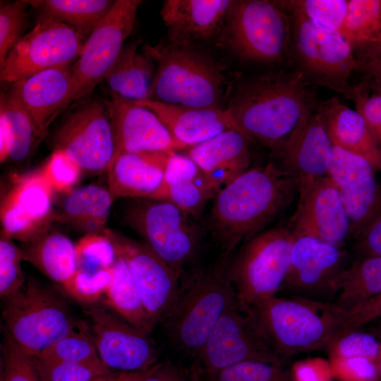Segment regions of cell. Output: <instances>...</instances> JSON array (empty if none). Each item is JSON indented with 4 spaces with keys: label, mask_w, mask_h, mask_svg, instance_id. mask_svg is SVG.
I'll return each mask as SVG.
<instances>
[{
    "label": "cell",
    "mask_w": 381,
    "mask_h": 381,
    "mask_svg": "<svg viewBox=\"0 0 381 381\" xmlns=\"http://www.w3.org/2000/svg\"><path fill=\"white\" fill-rule=\"evenodd\" d=\"M351 100L356 111L364 118L381 149V92L370 94L367 83L362 80L353 85Z\"/></svg>",
    "instance_id": "obj_50"
},
{
    "label": "cell",
    "mask_w": 381,
    "mask_h": 381,
    "mask_svg": "<svg viewBox=\"0 0 381 381\" xmlns=\"http://www.w3.org/2000/svg\"><path fill=\"white\" fill-rule=\"evenodd\" d=\"M376 366H377V380L381 381V359L377 363Z\"/></svg>",
    "instance_id": "obj_58"
},
{
    "label": "cell",
    "mask_w": 381,
    "mask_h": 381,
    "mask_svg": "<svg viewBox=\"0 0 381 381\" xmlns=\"http://www.w3.org/2000/svg\"><path fill=\"white\" fill-rule=\"evenodd\" d=\"M21 255L23 260L61 286L77 270L75 245L59 232L48 231L21 249Z\"/></svg>",
    "instance_id": "obj_33"
},
{
    "label": "cell",
    "mask_w": 381,
    "mask_h": 381,
    "mask_svg": "<svg viewBox=\"0 0 381 381\" xmlns=\"http://www.w3.org/2000/svg\"><path fill=\"white\" fill-rule=\"evenodd\" d=\"M377 332H378V334L381 337V323L378 326Z\"/></svg>",
    "instance_id": "obj_59"
},
{
    "label": "cell",
    "mask_w": 381,
    "mask_h": 381,
    "mask_svg": "<svg viewBox=\"0 0 381 381\" xmlns=\"http://www.w3.org/2000/svg\"><path fill=\"white\" fill-rule=\"evenodd\" d=\"M231 254L222 253L216 264L195 273L181 286L162 323L172 346L194 358L237 298L229 274Z\"/></svg>",
    "instance_id": "obj_3"
},
{
    "label": "cell",
    "mask_w": 381,
    "mask_h": 381,
    "mask_svg": "<svg viewBox=\"0 0 381 381\" xmlns=\"http://www.w3.org/2000/svg\"><path fill=\"white\" fill-rule=\"evenodd\" d=\"M54 192L40 169L14 176L1 205V233L30 243L49 231L56 216L52 205Z\"/></svg>",
    "instance_id": "obj_19"
},
{
    "label": "cell",
    "mask_w": 381,
    "mask_h": 381,
    "mask_svg": "<svg viewBox=\"0 0 381 381\" xmlns=\"http://www.w3.org/2000/svg\"><path fill=\"white\" fill-rule=\"evenodd\" d=\"M140 0H116L107 16L85 42L73 67L70 103L90 94L104 80L134 28Z\"/></svg>",
    "instance_id": "obj_13"
},
{
    "label": "cell",
    "mask_w": 381,
    "mask_h": 381,
    "mask_svg": "<svg viewBox=\"0 0 381 381\" xmlns=\"http://www.w3.org/2000/svg\"><path fill=\"white\" fill-rule=\"evenodd\" d=\"M218 190L188 155L169 154L161 200H167L191 217L200 214Z\"/></svg>",
    "instance_id": "obj_29"
},
{
    "label": "cell",
    "mask_w": 381,
    "mask_h": 381,
    "mask_svg": "<svg viewBox=\"0 0 381 381\" xmlns=\"http://www.w3.org/2000/svg\"><path fill=\"white\" fill-rule=\"evenodd\" d=\"M171 152L128 153L116 157L107 170L108 190L114 199L161 200Z\"/></svg>",
    "instance_id": "obj_25"
},
{
    "label": "cell",
    "mask_w": 381,
    "mask_h": 381,
    "mask_svg": "<svg viewBox=\"0 0 381 381\" xmlns=\"http://www.w3.org/2000/svg\"><path fill=\"white\" fill-rule=\"evenodd\" d=\"M77 270L98 272L111 268L116 258L110 238L102 234H87L75 245Z\"/></svg>",
    "instance_id": "obj_40"
},
{
    "label": "cell",
    "mask_w": 381,
    "mask_h": 381,
    "mask_svg": "<svg viewBox=\"0 0 381 381\" xmlns=\"http://www.w3.org/2000/svg\"><path fill=\"white\" fill-rule=\"evenodd\" d=\"M5 302L2 315L6 337L32 358L79 325L64 300L33 279Z\"/></svg>",
    "instance_id": "obj_6"
},
{
    "label": "cell",
    "mask_w": 381,
    "mask_h": 381,
    "mask_svg": "<svg viewBox=\"0 0 381 381\" xmlns=\"http://www.w3.org/2000/svg\"><path fill=\"white\" fill-rule=\"evenodd\" d=\"M381 294V256L360 257L342 274L332 303L351 315Z\"/></svg>",
    "instance_id": "obj_34"
},
{
    "label": "cell",
    "mask_w": 381,
    "mask_h": 381,
    "mask_svg": "<svg viewBox=\"0 0 381 381\" xmlns=\"http://www.w3.org/2000/svg\"><path fill=\"white\" fill-rule=\"evenodd\" d=\"M296 209L289 227L294 236H308L343 248L351 226L339 191L329 176L299 181Z\"/></svg>",
    "instance_id": "obj_18"
},
{
    "label": "cell",
    "mask_w": 381,
    "mask_h": 381,
    "mask_svg": "<svg viewBox=\"0 0 381 381\" xmlns=\"http://www.w3.org/2000/svg\"><path fill=\"white\" fill-rule=\"evenodd\" d=\"M310 86L292 70L261 74L241 83L225 110L235 129L273 155L315 111Z\"/></svg>",
    "instance_id": "obj_1"
},
{
    "label": "cell",
    "mask_w": 381,
    "mask_h": 381,
    "mask_svg": "<svg viewBox=\"0 0 381 381\" xmlns=\"http://www.w3.org/2000/svg\"><path fill=\"white\" fill-rule=\"evenodd\" d=\"M299 181L282 172L271 160L248 169L214 197L210 227L223 253H232L256 235L291 203Z\"/></svg>",
    "instance_id": "obj_2"
},
{
    "label": "cell",
    "mask_w": 381,
    "mask_h": 381,
    "mask_svg": "<svg viewBox=\"0 0 381 381\" xmlns=\"http://www.w3.org/2000/svg\"><path fill=\"white\" fill-rule=\"evenodd\" d=\"M85 314L89 322L80 326L92 341L101 361L111 370L140 372L157 363L158 351L148 334L109 307H91Z\"/></svg>",
    "instance_id": "obj_14"
},
{
    "label": "cell",
    "mask_w": 381,
    "mask_h": 381,
    "mask_svg": "<svg viewBox=\"0 0 381 381\" xmlns=\"http://www.w3.org/2000/svg\"><path fill=\"white\" fill-rule=\"evenodd\" d=\"M27 1L1 3L0 6V68L6 59L22 37L26 21Z\"/></svg>",
    "instance_id": "obj_46"
},
{
    "label": "cell",
    "mask_w": 381,
    "mask_h": 381,
    "mask_svg": "<svg viewBox=\"0 0 381 381\" xmlns=\"http://www.w3.org/2000/svg\"><path fill=\"white\" fill-rule=\"evenodd\" d=\"M42 139L31 117L10 91L1 94L0 102V159L21 162Z\"/></svg>",
    "instance_id": "obj_30"
},
{
    "label": "cell",
    "mask_w": 381,
    "mask_h": 381,
    "mask_svg": "<svg viewBox=\"0 0 381 381\" xmlns=\"http://www.w3.org/2000/svg\"><path fill=\"white\" fill-rule=\"evenodd\" d=\"M234 0H166L160 14L169 40L194 44L219 38Z\"/></svg>",
    "instance_id": "obj_24"
},
{
    "label": "cell",
    "mask_w": 381,
    "mask_h": 381,
    "mask_svg": "<svg viewBox=\"0 0 381 381\" xmlns=\"http://www.w3.org/2000/svg\"><path fill=\"white\" fill-rule=\"evenodd\" d=\"M249 142L231 129L190 147L188 156L219 191L249 169Z\"/></svg>",
    "instance_id": "obj_27"
},
{
    "label": "cell",
    "mask_w": 381,
    "mask_h": 381,
    "mask_svg": "<svg viewBox=\"0 0 381 381\" xmlns=\"http://www.w3.org/2000/svg\"><path fill=\"white\" fill-rule=\"evenodd\" d=\"M251 306L282 358L327 347L349 318L331 302L294 296H274Z\"/></svg>",
    "instance_id": "obj_5"
},
{
    "label": "cell",
    "mask_w": 381,
    "mask_h": 381,
    "mask_svg": "<svg viewBox=\"0 0 381 381\" xmlns=\"http://www.w3.org/2000/svg\"><path fill=\"white\" fill-rule=\"evenodd\" d=\"M40 171L53 190L68 193L83 173L80 167L64 152L55 150Z\"/></svg>",
    "instance_id": "obj_47"
},
{
    "label": "cell",
    "mask_w": 381,
    "mask_h": 381,
    "mask_svg": "<svg viewBox=\"0 0 381 381\" xmlns=\"http://www.w3.org/2000/svg\"><path fill=\"white\" fill-rule=\"evenodd\" d=\"M157 72L149 99L191 107H221L229 81L223 68L193 44H146Z\"/></svg>",
    "instance_id": "obj_4"
},
{
    "label": "cell",
    "mask_w": 381,
    "mask_h": 381,
    "mask_svg": "<svg viewBox=\"0 0 381 381\" xmlns=\"http://www.w3.org/2000/svg\"><path fill=\"white\" fill-rule=\"evenodd\" d=\"M28 4L73 28L85 39L111 10L112 0H37Z\"/></svg>",
    "instance_id": "obj_36"
},
{
    "label": "cell",
    "mask_w": 381,
    "mask_h": 381,
    "mask_svg": "<svg viewBox=\"0 0 381 381\" xmlns=\"http://www.w3.org/2000/svg\"><path fill=\"white\" fill-rule=\"evenodd\" d=\"M140 381H197L193 375L171 362L157 363L147 369Z\"/></svg>",
    "instance_id": "obj_53"
},
{
    "label": "cell",
    "mask_w": 381,
    "mask_h": 381,
    "mask_svg": "<svg viewBox=\"0 0 381 381\" xmlns=\"http://www.w3.org/2000/svg\"><path fill=\"white\" fill-rule=\"evenodd\" d=\"M380 318H381V294L368 301L356 312L349 315L348 322L341 334L358 329Z\"/></svg>",
    "instance_id": "obj_54"
},
{
    "label": "cell",
    "mask_w": 381,
    "mask_h": 381,
    "mask_svg": "<svg viewBox=\"0 0 381 381\" xmlns=\"http://www.w3.org/2000/svg\"><path fill=\"white\" fill-rule=\"evenodd\" d=\"M327 347L332 361L361 358L377 365L381 359V342L373 334L358 329L338 336Z\"/></svg>",
    "instance_id": "obj_41"
},
{
    "label": "cell",
    "mask_w": 381,
    "mask_h": 381,
    "mask_svg": "<svg viewBox=\"0 0 381 381\" xmlns=\"http://www.w3.org/2000/svg\"><path fill=\"white\" fill-rule=\"evenodd\" d=\"M339 34L349 45L381 41V0H348Z\"/></svg>",
    "instance_id": "obj_37"
},
{
    "label": "cell",
    "mask_w": 381,
    "mask_h": 381,
    "mask_svg": "<svg viewBox=\"0 0 381 381\" xmlns=\"http://www.w3.org/2000/svg\"><path fill=\"white\" fill-rule=\"evenodd\" d=\"M373 92H381V90Z\"/></svg>",
    "instance_id": "obj_60"
},
{
    "label": "cell",
    "mask_w": 381,
    "mask_h": 381,
    "mask_svg": "<svg viewBox=\"0 0 381 381\" xmlns=\"http://www.w3.org/2000/svg\"><path fill=\"white\" fill-rule=\"evenodd\" d=\"M294 235L289 226L254 236L231 257L229 274L237 298L248 305L276 296L290 265Z\"/></svg>",
    "instance_id": "obj_9"
},
{
    "label": "cell",
    "mask_w": 381,
    "mask_h": 381,
    "mask_svg": "<svg viewBox=\"0 0 381 381\" xmlns=\"http://www.w3.org/2000/svg\"><path fill=\"white\" fill-rule=\"evenodd\" d=\"M1 381H40L33 358L6 337Z\"/></svg>",
    "instance_id": "obj_48"
},
{
    "label": "cell",
    "mask_w": 381,
    "mask_h": 381,
    "mask_svg": "<svg viewBox=\"0 0 381 381\" xmlns=\"http://www.w3.org/2000/svg\"><path fill=\"white\" fill-rule=\"evenodd\" d=\"M112 267L94 272L77 270L62 286L71 297L78 302L87 304L97 303L105 297L111 284Z\"/></svg>",
    "instance_id": "obj_44"
},
{
    "label": "cell",
    "mask_w": 381,
    "mask_h": 381,
    "mask_svg": "<svg viewBox=\"0 0 381 381\" xmlns=\"http://www.w3.org/2000/svg\"><path fill=\"white\" fill-rule=\"evenodd\" d=\"M335 371L349 381H375L377 380L376 364L361 358L333 361Z\"/></svg>",
    "instance_id": "obj_51"
},
{
    "label": "cell",
    "mask_w": 381,
    "mask_h": 381,
    "mask_svg": "<svg viewBox=\"0 0 381 381\" xmlns=\"http://www.w3.org/2000/svg\"><path fill=\"white\" fill-rule=\"evenodd\" d=\"M195 360L205 377L248 361L282 364V358L252 306L236 298L219 319Z\"/></svg>",
    "instance_id": "obj_11"
},
{
    "label": "cell",
    "mask_w": 381,
    "mask_h": 381,
    "mask_svg": "<svg viewBox=\"0 0 381 381\" xmlns=\"http://www.w3.org/2000/svg\"><path fill=\"white\" fill-rule=\"evenodd\" d=\"M320 370L313 365H298L295 368L296 381H327L326 373H321Z\"/></svg>",
    "instance_id": "obj_55"
},
{
    "label": "cell",
    "mask_w": 381,
    "mask_h": 381,
    "mask_svg": "<svg viewBox=\"0 0 381 381\" xmlns=\"http://www.w3.org/2000/svg\"><path fill=\"white\" fill-rule=\"evenodd\" d=\"M103 232L111 241L116 256L126 261L152 322L155 325L163 323L178 297L180 276L145 243L111 230Z\"/></svg>",
    "instance_id": "obj_17"
},
{
    "label": "cell",
    "mask_w": 381,
    "mask_h": 381,
    "mask_svg": "<svg viewBox=\"0 0 381 381\" xmlns=\"http://www.w3.org/2000/svg\"><path fill=\"white\" fill-rule=\"evenodd\" d=\"M73 68H53L12 84L10 92L21 103L43 138L51 123L71 103Z\"/></svg>",
    "instance_id": "obj_23"
},
{
    "label": "cell",
    "mask_w": 381,
    "mask_h": 381,
    "mask_svg": "<svg viewBox=\"0 0 381 381\" xmlns=\"http://www.w3.org/2000/svg\"><path fill=\"white\" fill-rule=\"evenodd\" d=\"M349 253L308 236H294L290 265L282 289L298 296L329 302L350 265Z\"/></svg>",
    "instance_id": "obj_15"
},
{
    "label": "cell",
    "mask_w": 381,
    "mask_h": 381,
    "mask_svg": "<svg viewBox=\"0 0 381 381\" xmlns=\"http://www.w3.org/2000/svg\"><path fill=\"white\" fill-rule=\"evenodd\" d=\"M134 103L153 111L170 133L186 147H191L235 129L226 111L222 107H191L152 99Z\"/></svg>",
    "instance_id": "obj_26"
},
{
    "label": "cell",
    "mask_w": 381,
    "mask_h": 381,
    "mask_svg": "<svg viewBox=\"0 0 381 381\" xmlns=\"http://www.w3.org/2000/svg\"><path fill=\"white\" fill-rule=\"evenodd\" d=\"M115 373H112L108 375H102L97 377H95L90 381H111Z\"/></svg>",
    "instance_id": "obj_57"
},
{
    "label": "cell",
    "mask_w": 381,
    "mask_h": 381,
    "mask_svg": "<svg viewBox=\"0 0 381 381\" xmlns=\"http://www.w3.org/2000/svg\"><path fill=\"white\" fill-rule=\"evenodd\" d=\"M333 145L319 109L299 126L274 153L273 161L285 174L298 181L328 176Z\"/></svg>",
    "instance_id": "obj_22"
},
{
    "label": "cell",
    "mask_w": 381,
    "mask_h": 381,
    "mask_svg": "<svg viewBox=\"0 0 381 381\" xmlns=\"http://www.w3.org/2000/svg\"><path fill=\"white\" fill-rule=\"evenodd\" d=\"M35 358L83 364L103 363L87 333L78 325Z\"/></svg>",
    "instance_id": "obj_39"
},
{
    "label": "cell",
    "mask_w": 381,
    "mask_h": 381,
    "mask_svg": "<svg viewBox=\"0 0 381 381\" xmlns=\"http://www.w3.org/2000/svg\"><path fill=\"white\" fill-rule=\"evenodd\" d=\"M140 42L124 47L104 78L111 97L129 102L149 99L153 76L150 59L138 50Z\"/></svg>",
    "instance_id": "obj_31"
},
{
    "label": "cell",
    "mask_w": 381,
    "mask_h": 381,
    "mask_svg": "<svg viewBox=\"0 0 381 381\" xmlns=\"http://www.w3.org/2000/svg\"><path fill=\"white\" fill-rule=\"evenodd\" d=\"M32 358L40 381H90L112 373L104 363L83 364Z\"/></svg>",
    "instance_id": "obj_42"
},
{
    "label": "cell",
    "mask_w": 381,
    "mask_h": 381,
    "mask_svg": "<svg viewBox=\"0 0 381 381\" xmlns=\"http://www.w3.org/2000/svg\"><path fill=\"white\" fill-rule=\"evenodd\" d=\"M329 138L333 145L368 160L376 171L381 170V149L363 116L333 97L320 102Z\"/></svg>",
    "instance_id": "obj_28"
},
{
    "label": "cell",
    "mask_w": 381,
    "mask_h": 381,
    "mask_svg": "<svg viewBox=\"0 0 381 381\" xmlns=\"http://www.w3.org/2000/svg\"><path fill=\"white\" fill-rule=\"evenodd\" d=\"M104 103L115 142L111 162L123 154L176 152L187 147L179 142L159 117L147 108L117 97H111Z\"/></svg>",
    "instance_id": "obj_21"
},
{
    "label": "cell",
    "mask_w": 381,
    "mask_h": 381,
    "mask_svg": "<svg viewBox=\"0 0 381 381\" xmlns=\"http://www.w3.org/2000/svg\"><path fill=\"white\" fill-rule=\"evenodd\" d=\"M332 152L328 176L339 191L354 238L381 214V183L365 158L337 146Z\"/></svg>",
    "instance_id": "obj_20"
},
{
    "label": "cell",
    "mask_w": 381,
    "mask_h": 381,
    "mask_svg": "<svg viewBox=\"0 0 381 381\" xmlns=\"http://www.w3.org/2000/svg\"><path fill=\"white\" fill-rule=\"evenodd\" d=\"M287 13L301 16L322 29L337 32L343 25L348 0H275Z\"/></svg>",
    "instance_id": "obj_38"
},
{
    "label": "cell",
    "mask_w": 381,
    "mask_h": 381,
    "mask_svg": "<svg viewBox=\"0 0 381 381\" xmlns=\"http://www.w3.org/2000/svg\"><path fill=\"white\" fill-rule=\"evenodd\" d=\"M289 15L274 1H235L219 43L239 57L288 65Z\"/></svg>",
    "instance_id": "obj_8"
},
{
    "label": "cell",
    "mask_w": 381,
    "mask_h": 381,
    "mask_svg": "<svg viewBox=\"0 0 381 381\" xmlns=\"http://www.w3.org/2000/svg\"><path fill=\"white\" fill-rule=\"evenodd\" d=\"M84 44L73 28L45 14L11 49L0 68V80L14 83L47 69L70 66Z\"/></svg>",
    "instance_id": "obj_12"
},
{
    "label": "cell",
    "mask_w": 381,
    "mask_h": 381,
    "mask_svg": "<svg viewBox=\"0 0 381 381\" xmlns=\"http://www.w3.org/2000/svg\"><path fill=\"white\" fill-rule=\"evenodd\" d=\"M207 381H289L282 364L248 361L205 376Z\"/></svg>",
    "instance_id": "obj_43"
},
{
    "label": "cell",
    "mask_w": 381,
    "mask_h": 381,
    "mask_svg": "<svg viewBox=\"0 0 381 381\" xmlns=\"http://www.w3.org/2000/svg\"><path fill=\"white\" fill-rule=\"evenodd\" d=\"M123 214L126 223L181 276L200 244V231L191 216L169 201L150 199H133Z\"/></svg>",
    "instance_id": "obj_10"
},
{
    "label": "cell",
    "mask_w": 381,
    "mask_h": 381,
    "mask_svg": "<svg viewBox=\"0 0 381 381\" xmlns=\"http://www.w3.org/2000/svg\"><path fill=\"white\" fill-rule=\"evenodd\" d=\"M146 370L132 373L120 372L119 373H115L111 381H140Z\"/></svg>",
    "instance_id": "obj_56"
},
{
    "label": "cell",
    "mask_w": 381,
    "mask_h": 381,
    "mask_svg": "<svg viewBox=\"0 0 381 381\" xmlns=\"http://www.w3.org/2000/svg\"><path fill=\"white\" fill-rule=\"evenodd\" d=\"M12 240L1 233L0 296L4 299L18 292L25 283L21 269V249Z\"/></svg>",
    "instance_id": "obj_45"
},
{
    "label": "cell",
    "mask_w": 381,
    "mask_h": 381,
    "mask_svg": "<svg viewBox=\"0 0 381 381\" xmlns=\"http://www.w3.org/2000/svg\"><path fill=\"white\" fill-rule=\"evenodd\" d=\"M350 47L356 61V72L363 75L370 91L381 90V41L359 42Z\"/></svg>",
    "instance_id": "obj_49"
},
{
    "label": "cell",
    "mask_w": 381,
    "mask_h": 381,
    "mask_svg": "<svg viewBox=\"0 0 381 381\" xmlns=\"http://www.w3.org/2000/svg\"><path fill=\"white\" fill-rule=\"evenodd\" d=\"M354 239L355 248L360 257L381 256V214Z\"/></svg>",
    "instance_id": "obj_52"
},
{
    "label": "cell",
    "mask_w": 381,
    "mask_h": 381,
    "mask_svg": "<svg viewBox=\"0 0 381 381\" xmlns=\"http://www.w3.org/2000/svg\"><path fill=\"white\" fill-rule=\"evenodd\" d=\"M105 302L123 320L148 334L155 326L143 306L126 261L119 256L112 267V280Z\"/></svg>",
    "instance_id": "obj_35"
},
{
    "label": "cell",
    "mask_w": 381,
    "mask_h": 381,
    "mask_svg": "<svg viewBox=\"0 0 381 381\" xmlns=\"http://www.w3.org/2000/svg\"><path fill=\"white\" fill-rule=\"evenodd\" d=\"M55 150L64 152L83 172L107 171L115 152L111 124L104 102H87L72 112L55 137Z\"/></svg>",
    "instance_id": "obj_16"
},
{
    "label": "cell",
    "mask_w": 381,
    "mask_h": 381,
    "mask_svg": "<svg viewBox=\"0 0 381 381\" xmlns=\"http://www.w3.org/2000/svg\"><path fill=\"white\" fill-rule=\"evenodd\" d=\"M114 199L108 188L97 185L75 188L66 194L56 221L87 234L104 230Z\"/></svg>",
    "instance_id": "obj_32"
},
{
    "label": "cell",
    "mask_w": 381,
    "mask_h": 381,
    "mask_svg": "<svg viewBox=\"0 0 381 381\" xmlns=\"http://www.w3.org/2000/svg\"><path fill=\"white\" fill-rule=\"evenodd\" d=\"M289 15L288 65L309 85L334 90L351 100L353 85L349 79L357 65L349 43L337 32L319 28L301 16Z\"/></svg>",
    "instance_id": "obj_7"
}]
</instances>
